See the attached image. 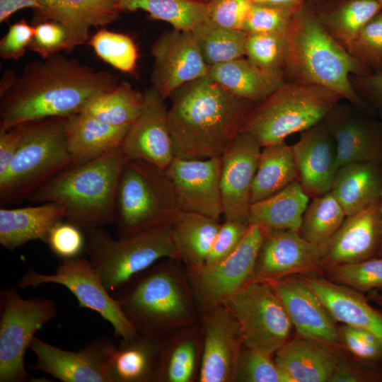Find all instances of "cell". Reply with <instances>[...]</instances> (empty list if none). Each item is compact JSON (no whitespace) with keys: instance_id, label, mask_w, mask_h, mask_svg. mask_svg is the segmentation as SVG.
Returning a JSON list of instances; mask_svg holds the SVG:
<instances>
[{"instance_id":"cell-16","label":"cell","mask_w":382,"mask_h":382,"mask_svg":"<svg viewBox=\"0 0 382 382\" xmlns=\"http://www.w3.org/2000/svg\"><path fill=\"white\" fill-rule=\"evenodd\" d=\"M153 86L166 100L185 83L208 74L209 66L190 31L173 29L153 43Z\"/></svg>"},{"instance_id":"cell-42","label":"cell","mask_w":382,"mask_h":382,"mask_svg":"<svg viewBox=\"0 0 382 382\" xmlns=\"http://www.w3.org/2000/svg\"><path fill=\"white\" fill-rule=\"evenodd\" d=\"M96 54L114 69L134 74L139 57L138 48L127 34L99 29L87 42Z\"/></svg>"},{"instance_id":"cell-32","label":"cell","mask_w":382,"mask_h":382,"mask_svg":"<svg viewBox=\"0 0 382 382\" xmlns=\"http://www.w3.org/2000/svg\"><path fill=\"white\" fill-rule=\"evenodd\" d=\"M381 190V163L357 162L338 168L330 192L349 216L379 203Z\"/></svg>"},{"instance_id":"cell-24","label":"cell","mask_w":382,"mask_h":382,"mask_svg":"<svg viewBox=\"0 0 382 382\" xmlns=\"http://www.w3.org/2000/svg\"><path fill=\"white\" fill-rule=\"evenodd\" d=\"M291 146L306 193L313 198L330 192L339 168L335 142L324 121L301 132Z\"/></svg>"},{"instance_id":"cell-57","label":"cell","mask_w":382,"mask_h":382,"mask_svg":"<svg viewBox=\"0 0 382 382\" xmlns=\"http://www.w3.org/2000/svg\"><path fill=\"white\" fill-rule=\"evenodd\" d=\"M39 7L37 0H0V23H2L16 11L26 8L36 9Z\"/></svg>"},{"instance_id":"cell-5","label":"cell","mask_w":382,"mask_h":382,"mask_svg":"<svg viewBox=\"0 0 382 382\" xmlns=\"http://www.w3.org/2000/svg\"><path fill=\"white\" fill-rule=\"evenodd\" d=\"M127 160L121 146L96 159L73 165L57 174L28 199L52 202L64 219L85 233L114 222L120 175Z\"/></svg>"},{"instance_id":"cell-19","label":"cell","mask_w":382,"mask_h":382,"mask_svg":"<svg viewBox=\"0 0 382 382\" xmlns=\"http://www.w3.org/2000/svg\"><path fill=\"white\" fill-rule=\"evenodd\" d=\"M262 146L241 132L221 155L220 188L225 219L248 221L251 192Z\"/></svg>"},{"instance_id":"cell-47","label":"cell","mask_w":382,"mask_h":382,"mask_svg":"<svg viewBox=\"0 0 382 382\" xmlns=\"http://www.w3.org/2000/svg\"><path fill=\"white\" fill-rule=\"evenodd\" d=\"M298 9L253 4L243 30L248 33L286 35Z\"/></svg>"},{"instance_id":"cell-51","label":"cell","mask_w":382,"mask_h":382,"mask_svg":"<svg viewBox=\"0 0 382 382\" xmlns=\"http://www.w3.org/2000/svg\"><path fill=\"white\" fill-rule=\"evenodd\" d=\"M33 25L34 32L28 50L36 52L42 59L62 50L69 52V37L62 25L46 21Z\"/></svg>"},{"instance_id":"cell-58","label":"cell","mask_w":382,"mask_h":382,"mask_svg":"<svg viewBox=\"0 0 382 382\" xmlns=\"http://www.w3.org/2000/svg\"><path fill=\"white\" fill-rule=\"evenodd\" d=\"M254 4L299 8L307 0H250Z\"/></svg>"},{"instance_id":"cell-23","label":"cell","mask_w":382,"mask_h":382,"mask_svg":"<svg viewBox=\"0 0 382 382\" xmlns=\"http://www.w3.org/2000/svg\"><path fill=\"white\" fill-rule=\"evenodd\" d=\"M352 104H336L324 120L335 140L338 168L357 162L382 163V129Z\"/></svg>"},{"instance_id":"cell-6","label":"cell","mask_w":382,"mask_h":382,"mask_svg":"<svg viewBox=\"0 0 382 382\" xmlns=\"http://www.w3.org/2000/svg\"><path fill=\"white\" fill-rule=\"evenodd\" d=\"M66 117H49L21 123L18 149L0 177L1 207L28 198L52 177L74 165L68 149Z\"/></svg>"},{"instance_id":"cell-59","label":"cell","mask_w":382,"mask_h":382,"mask_svg":"<svg viewBox=\"0 0 382 382\" xmlns=\"http://www.w3.org/2000/svg\"><path fill=\"white\" fill-rule=\"evenodd\" d=\"M368 299L376 303L382 309V291H371L369 292Z\"/></svg>"},{"instance_id":"cell-44","label":"cell","mask_w":382,"mask_h":382,"mask_svg":"<svg viewBox=\"0 0 382 382\" xmlns=\"http://www.w3.org/2000/svg\"><path fill=\"white\" fill-rule=\"evenodd\" d=\"M347 50L372 73L382 72V10L360 30Z\"/></svg>"},{"instance_id":"cell-20","label":"cell","mask_w":382,"mask_h":382,"mask_svg":"<svg viewBox=\"0 0 382 382\" xmlns=\"http://www.w3.org/2000/svg\"><path fill=\"white\" fill-rule=\"evenodd\" d=\"M165 170L175 187L183 212L219 220L223 214L221 156L205 159L175 157Z\"/></svg>"},{"instance_id":"cell-15","label":"cell","mask_w":382,"mask_h":382,"mask_svg":"<svg viewBox=\"0 0 382 382\" xmlns=\"http://www.w3.org/2000/svg\"><path fill=\"white\" fill-rule=\"evenodd\" d=\"M203 354L198 382H235L245 340L241 327L225 304L199 314Z\"/></svg>"},{"instance_id":"cell-53","label":"cell","mask_w":382,"mask_h":382,"mask_svg":"<svg viewBox=\"0 0 382 382\" xmlns=\"http://www.w3.org/2000/svg\"><path fill=\"white\" fill-rule=\"evenodd\" d=\"M33 32V25L23 19L13 23L0 40V57L7 60L21 59L28 49Z\"/></svg>"},{"instance_id":"cell-43","label":"cell","mask_w":382,"mask_h":382,"mask_svg":"<svg viewBox=\"0 0 382 382\" xmlns=\"http://www.w3.org/2000/svg\"><path fill=\"white\" fill-rule=\"evenodd\" d=\"M326 270L330 280L359 293L382 291V256Z\"/></svg>"},{"instance_id":"cell-46","label":"cell","mask_w":382,"mask_h":382,"mask_svg":"<svg viewBox=\"0 0 382 382\" xmlns=\"http://www.w3.org/2000/svg\"><path fill=\"white\" fill-rule=\"evenodd\" d=\"M271 357L244 347L238 359L235 382H290Z\"/></svg>"},{"instance_id":"cell-62","label":"cell","mask_w":382,"mask_h":382,"mask_svg":"<svg viewBox=\"0 0 382 382\" xmlns=\"http://www.w3.org/2000/svg\"><path fill=\"white\" fill-rule=\"evenodd\" d=\"M376 1H377L379 3L382 8V0H376Z\"/></svg>"},{"instance_id":"cell-38","label":"cell","mask_w":382,"mask_h":382,"mask_svg":"<svg viewBox=\"0 0 382 382\" xmlns=\"http://www.w3.org/2000/svg\"><path fill=\"white\" fill-rule=\"evenodd\" d=\"M144 96L127 81L91 99L80 112L103 122L115 125H130L141 112Z\"/></svg>"},{"instance_id":"cell-14","label":"cell","mask_w":382,"mask_h":382,"mask_svg":"<svg viewBox=\"0 0 382 382\" xmlns=\"http://www.w3.org/2000/svg\"><path fill=\"white\" fill-rule=\"evenodd\" d=\"M115 348L105 337L92 340L78 351L62 349L36 337L29 347L36 357L32 369L62 382H111L109 366Z\"/></svg>"},{"instance_id":"cell-36","label":"cell","mask_w":382,"mask_h":382,"mask_svg":"<svg viewBox=\"0 0 382 382\" xmlns=\"http://www.w3.org/2000/svg\"><path fill=\"white\" fill-rule=\"evenodd\" d=\"M296 180L292 146L285 141L264 146L253 183L251 204L272 196Z\"/></svg>"},{"instance_id":"cell-35","label":"cell","mask_w":382,"mask_h":382,"mask_svg":"<svg viewBox=\"0 0 382 382\" xmlns=\"http://www.w3.org/2000/svg\"><path fill=\"white\" fill-rule=\"evenodd\" d=\"M220 225L219 220L191 212H182L173 223V241L187 270L204 266Z\"/></svg>"},{"instance_id":"cell-50","label":"cell","mask_w":382,"mask_h":382,"mask_svg":"<svg viewBox=\"0 0 382 382\" xmlns=\"http://www.w3.org/2000/svg\"><path fill=\"white\" fill-rule=\"evenodd\" d=\"M249 226L247 221L225 219L220 225L203 267L214 266L233 253L245 238Z\"/></svg>"},{"instance_id":"cell-30","label":"cell","mask_w":382,"mask_h":382,"mask_svg":"<svg viewBox=\"0 0 382 382\" xmlns=\"http://www.w3.org/2000/svg\"><path fill=\"white\" fill-rule=\"evenodd\" d=\"M130 126L112 125L82 112L66 117L67 145L74 165L120 147Z\"/></svg>"},{"instance_id":"cell-13","label":"cell","mask_w":382,"mask_h":382,"mask_svg":"<svg viewBox=\"0 0 382 382\" xmlns=\"http://www.w3.org/2000/svg\"><path fill=\"white\" fill-rule=\"evenodd\" d=\"M266 231L250 224L241 243L227 257L210 267L187 270L189 282L200 313L226 304L252 278Z\"/></svg>"},{"instance_id":"cell-33","label":"cell","mask_w":382,"mask_h":382,"mask_svg":"<svg viewBox=\"0 0 382 382\" xmlns=\"http://www.w3.org/2000/svg\"><path fill=\"white\" fill-rule=\"evenodd\" d=\"M309 200L310 197L296 180L272 196L252 204L249 224H258L266 231H299Z\"/></svg>"},{"instance_id":"cell-34","label":"cell","mask_w":382,"mask_h":382,"mask_svg":"<svg viewBox=\"0 0 382 382\" xmlns=\"http://www.w3.org/2000/svg\"><path fill=\"white\" fill-rule=\"evenodd\" d=\"M312 4L323 28L346 50L360 30L382 10L376 0H328Z\"/></svg>"},{"instance_id":"cell-17","label":"cell","mask_w":382,"mask_h":382,"mask_svg":"<svg viewBox=\"0 0 382 382\" xmlns=\"http://www.w3.org/2000/svg\"><path fill=\"white\" fill-rule=\"evenodd\" d=\"M323 269L320 247L299 231H266L251 279L265 282L302 274L316 275Z\"/></svg>"},{"instance_id":"cell-28","label":"cell","mask_w":382,"mask_h":382,"mask_svg":"<svg viewBox=\"0 0 382 382\" xmlns=\"http://www.w3.org/2000/svg\"><path fill=\"white\" fill-rule=\"evenodd\" d=\"M274 356L290 382H330L340 361L332 346L299 336L289 340Z\"/></svg>"},{"instance_id":"cell-1","label":"cell","mask_w":382,"mask_h":382,"mask_svg":"<svg viewBox=\"0 0 382 382\" xmlns=\"http://www.w3.org/2000/svg\"><path fill=\"white\" fill-rule=\"evenodd\" d=\"M119 83L110 71L96 70L60 52L30 62L20 76L7 70L0 84V130L80 112L91 99Z\"/></svg>"},{"instance_id":"cell-25","label":"cell","mask_w":382,"mask_h":382,"mask_svg":"<svg viewBox=\"0 0 382 382\" xmlns=\"http://www.w3.org/2000/svg\"><path fill=\"white\" fill-rule=\"evenodd\" d=\"M33 24L52 21L62 25L69 37V52L87 43L91 28H104L120 18L117 0H37ZM32 24V25H33Z\"/></svg>"},{"instance_id":"cell-26","label":"cell","mask_w":382,"mask_h":382,"mask_svg":"<svg viewBox=\"0 0 382 382\" xmlns=\"http://www.w3.org/2000/svg\"><path fill=\"white\" fill-rule=\"evenodd\" d=\"M157 342L154 382H198L204 346L199 322L175 330Z\"/></svg>"},{"instance_id":"cell-27","label":"cell","mask_w":382,"mask_h":382,"mask_svg":"<svg viewBox=\"0 0 382 382\" xmlns=\"http://www.w3.org/2000/svg\"><path fill=\"white\" fill-rule=\"evenodd\" d=\"M302 277L337 322L370 332L382 345V311L361 293L317 275Z\"/></svg>"},{"instance_id":"cell-29","label":"cell","mask_w":382,"mask_h":382,"mask_svg":"<svg viewBox=\"0 0 382 382\" xmlns=\"http://www.w3.org/2000/svg\"><path fill=\"white\" fill-rule=\"evenodd\" d=\"M65 220L62 207L52 202L0 209V244L13 251L33 241L45 243L52 228Z\"/></svg>"},{"instance_id":"cell-49","label":"cell","mask_w":382,"mask_h":382,"mask_svg":"<svg viewBox=\"0 0 382 382\" xmlns=\"http://www.w3.org/2000/svg\"><path fill=\"white\" fill-rule=\"evenodd\" d=\"M86 242L84 231L63 220L52 228L45 243L54 255L64 260L81 256L85 252Z\"/></svg>"},{"instance_id":"cell-10","label":"cell","mask_w":382,"mask_h":382,"mask_svg":"<svg viewBox=\"0 0 382 382\" xmlns=\"http://www.w3.org/2000/svg\"><path fill=\"white\" fill-rule=\"evenodd\" d=\"M0 382H24L30 374L25 355L35 335L55 318L58 309L49 299H23L16 288L1 294Z\"/></svg>"},{"instance_id":"cell-60","label":"cell","mask_w":382,"mask_h":382,"mask_svg":"<svg viewBox=\"0 0 382 382\" xmlns=\"http://www.w3.org/2000/svg\"><path fill=\"white\" fill-rule=\"evenodd\" d=\"M380 209H381V229H382V190H381V199H380ZM381 256H382V241H381Z\"/></svg>"},{"instance_id":"cell-22","label":"cell","mask_w":382,"mask_h":382,"mask_svg":"<svg viewBox=\"0 0 382 382\" xmlns=\"http://www.w3.org/2000/svg\"><path fill=\"white\" fill-rule=\"evenodd\" d=\"M380 202L347 216L337 231L320 246L323 269L381 256Z\"/></svg>"},{"instance_id":"cell-4","label":"cell","mask_w":382,"mask_h":382,"mask_svg":"<svg viewBox=\"0 0 382 382\" xmlns=\"http://www.w3.org/2000/svg\"><path fill=\"white\" fill-rule=\"evenodd\" d=\"M286 81L329 88L361 110L364 102L351 76L371 74L339 44L320 23L311 0L297 10L286 35Z\"/></svg>"},{"instance_id":"cell-37","label":"cell","mask_w":382,"mask_h":382,"mask_svg":"<svg viewBox=\"0 0 382 382\" xmlns=\"http://www.w3.org/2000/svg\"><path fill=\"white\" fill-rule=\"evenodd\" d=\"M157 350V341L139 333L122 340L110 360L111 382H154Z\"/></svg>"},{"instance_id":"cell-61","label":"cell","mask_w":382,"mask_h":382,"mask_svg":"<svg viewBox=\"0 0 382 382\" xmlns=\"http://www.w3.org/2000/svg\"><path fill=\"white\" fill-rule=\"evenodd\" d=\"M311 1L313 3H320V2L325 1L328 0H311Z\"/></svg>"},{"instance_id":"cell-11","label":"cell","mask_w":382,"mask_h":382,"mask_svg":"<svg viewBox=\"0 0 382 382\" xmlns=\"http://www.w3.org/2000/svg\"><path fill=\"white\" fill-rule=\"evenodd\" d=\"M225 305L241 327L245 347L272 356L289 340L293 325L267 282L250 279Z\"/></svg>"},{"instance_id":"cell-9","label":"cell","mask_w":382,"mask_h":382,"mask_svg":"<svg viewBox=\"0 0 382 382\" xmlns=\"http://www.w3.org/2000/svg\"><path fill=\"white\" fill-rule=\"evenodd\" d=\"M86 238L84 253L110 293L163 259L180 260L171 226L117 240L100 227L86 232Z\"/></svg>"},{"instance_id":"cell-12","label":"cell","mask_w":382,"mask_h":382,"mask_svg":"<svg viewBox=\"0 0 382 382\" xmlns=\"http://www.w3.org/2000/svg\"><path fill=\"white\" fill-rule=\"evenodd\" d=\"M44 284L65 286L78 300L79 308L97 312L112 325L115 337L129 340L139 334L125 317L119 303L106 289L87 257L79 256L62 260L53 274H41L29 269L21 277L18 286L25 289Z\"/></svg>"},{"instance_id":"cell-3","label":"cell","mask_w":382,"mask_h":382,"mask_svg":"<svg viewBox=\"0 0 382 382\" xmlns=\"http://www.w3.org/2000/svg\"><path fill=\"white\" fill-rule=\"evenodd\" d=\"M138 333L158 341L199 322L187 270L177 259H163L110 293Z\"/></svg>"},{"instance_id":"cell-8","label":"cell","mask_w":382,"mask_h":382,"mask_svg":"<svg viewBox=\"0 0 382 382\" xmlns=\"http://www.w3.org/2000/svg\"><path fill=\"white\" fill-rule=\"evenodd\" d=\"M342 97L329 88L286 81L255 105L243 132L262 146L285 141L323 122Z\"/></svg>"},{"instance_id":"cell-63","label":"cell","mask_w":382,"mask_h":382,"mask_svg":"<svg viewBox=\"0 0 382 382\" xmlns=\"http://www.w3.org/2000/svg\"><path fill=\"white\" fill-rule=\"evenodd\" d=\"M195 1H202V2H207L208 0H195Z\"/></svg>"},{"instance_id":"cell-2","label":"cell","mask_w":382,"mask_h":382,"mask_svg":"<svg viewBox=\"0 0 382 382\" xmlns=\"http://www.w3.org/2000/svg\"><path fill=\"white\" fill-rule=\"evenodd\" d=\"M169 98L174 156L186 159L221 156L256 105L234 96L208 74L182 86Z\"/></svg>"},{"instance_id":"cell-45","label":"cell","mask_w":382,"mask_h":382,"mask_svg":"<svg viewBox=\"0 0 382 382\" xmlns=\"http://www.w3.org/2000/svg\"><path fill=\"white\" fill-rule=\"evenodd\" d=\"M286 35L248 33L245 56L259 67L283 71L286 54Z\"/></svg>"},{"instance_id":"cell-54","label":"cell","mask_w":382,"mask_h":382,"mask_svg":"<svg viewBox=\"0 0 382 382\" xmlns=\"http://www.w3.org/2000/svg\"><path fill=\"white\" fill-rule=\"evenodd\" d=\"M330 382H382V370L340 359Z\"/></svg>"},{"instance_id":"cell-41","label":"cell","mask_w":382,"mask_h":382,"mask_svg":"<svg viewBox=\"0 0 382 382\" xmlns=\"http://www.w3.org/2000/svg\"><path fill=\"white\" fill-rule=\"evenodd\" d=\"M346 216L341 204L328 192L309 202L299 232L306 241L320 247L337 231Z\"/></svg>"},{"instance_id":"cell-40","label":"cell","mask_w":382,"mask_h":382,"mask_svg":"<svg viewBox=\"0 0 382 382\" xmlns=\"http://www.w3.org/2000/svg\"><path fill=\"white\" fill-rule=\"evenodd\" d=\"M191 32L209 66L240 59L245 54L248 33L243 30L224 28L207 18Z\"/></svg>"},{"instance_id":"cell-56","label":"cell","mask_w":382,"mask_h":382,"mask_svg":"<svg viewBox=\"0 0 382 382\" xmlns=\"http://www.w3.org/2000/svg\"><path fill=\"white\" fill-rule=\"evenodd\" d=\"M21 132L17 127L0 130V177L8 169L18 149Z\"/></svg>"},{"instance_id":"cell-48","label":"cell","mask_w":382,"mask_h":382,"mask_svg":"<svg viewBox=\"0 0 382 382\" xmlns=\"http://www.w3.org/2000/svg\"><path fill=\"white\" fill-rule=\"evenodd\" d=\"M342 345L354 357L371 367L382 364V345L370 332L344 324L339 327Z\"/></svg>"},{"instance_id":"cell-21","label":"cell","mask_w":382,"mask_h":382,"mask_svg":"<svg viewBox=\"0 0 382 382\" xmlns=\"http://www.w3.org/2000/svg\"><path fill=\"white\" fill-rule=\"evenodd\" d=\"M267 282L283 304L298 336L332 347L342 345L337 321L301 276Z\"/></svg>"},{"instance_id":"cell-31","label":"cell","mask_w":382,"mask_h":382,"mask_svg":"<svg viewBox=\"0 0 382 382\" xmlns=\"http://www.w3.org/2000/svg\"><path fill=\"white\" fill-rule=\"evenodd\" d=\"M208 75L234 96L255 104L286 82L282 70L263 69L243 57L210 66Z\"/></svg>"},{"instance_id":"cell-55","label":"cell","mask_w":382,"mask_h":382,"mask_svg":"<svg viewBox=\"0 0 382 382\" xmlns=\"http://www.w3.org/2000/svg\"><path fill=\"white\" fill-rule=\"evenodd\" d=\"M350 81L358 94L361 93L382 112V72L351 76Z\"/></svg>"},{"instance_id":"cell-52","label":"cell","mask_w":382,"mask_h":382,"mask_svg":"<svg viewBox=\"0 0 382 382\" xmlns=\"http://www.w3.org/2000/svg\"><path fill=\"white\" fill-rule=\"evenodd\" d=\"M206 4L209 21L235 30H243L253 6L250 0H208Z\"/></svg>"},{"instance_id":"cell-7","label":"cell","mask_w":382,"mask_h":382,"mask_svg":"<svg viewBox=\"0 0 382 382\" xmlns=\"http://www.w3.org/2000/svg\"><path fill=\"white\" fill-rule=\"evenodd\" d=\"M182 212L165 169L142 160L125 161L115 203L118 238L171 226Z\"/></svg>"},{"instance_id":"cell-18","label":"cell","mask_w":382,"mask_h":382,"mask_svg":"<svg viewBox=\"0 0 382 382\" xmlns=\"http://www.w3.org/2000/svg\"><path fill=\"white\" fill-rule=\"evenodd\" d=\"M141 113L132 123L121 149L127 159L166 169L175 158L165 99L151 86L143 93Z\"/></svg>"},{"instance_id":"cell-39","label":"cell","mask_w":382,"mask_h":382,"mask_svg":"<svg viewBox=\"0 0 382 382\" xmlns=\"http://www.w3.org/2000/svg\"><path fill=\"white\" fill-rule=\"evenodd\" d=\"M121 12L144 11L178 30L192 31L207 18L206 2L195 0H117Z\"/></svg>"}]
</instances>
